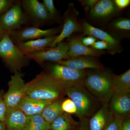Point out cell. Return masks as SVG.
Segmentation results:
<instances>
[{"mask_svg":"<svg viewBox=\"0 0 130 130\" xmlns=\"http://www.w3.org/2000/svg\"><path fill=\"white\" fill-rule=\"evenodd\" d=\"M24 93V97L42 101H56L65 95L63 88L44 72L25 83Z\"/></svg>","mask_w":130,"mask_h":130,"instance_id":"6da1fadb","label":"cell"},{"mask_svg":"<svg viewBox=\"0 0 130 130\" xmlns=\"http://www.w3.org/2000/svg\"><path fill=\"white\" fill-rule=\"evenodd\" d=\"M87 71L84 86L100 102L108 104L114 94L112 81L114 75L104 70Z\"/></svg>","mask_w":130,"mask_h":130,"instance_id":"7a4b0ae2","label":"cell"},{"mask_svg":"<svg viewBox=\"0 0 130 130\" xmlns=\"http://www.w3.org/2000/svg\"><path fill=\"white\" fill-rule=\"evenodd\" d=\"M65 95L74 102L79 119L88 118L98 110L100 102L84 85L64 89Z\"/></svg>","mask_w":130,"mask_h":130,"instance_id":"3957f363","label":"cell"},{"mask_svg":"<svg viewBox=\"0 0 130 130\" xmlns=\"http://www.w3.org/2000/svg\"><path fill=\"white\" fill-rule=\"evenodd\" d=\"M87 70L76 71L57 63L49 65L46 72L64 90L84 85Z\"/></svg>","mask_w":130,"mask_h":130,"instance_id":"277c9868","label":"cell"},{"mask_svg":"<svg viewBox=\"0 0 130 130\" xmlns=\"http://www.w3.org/2000/svg\"><path fill=\"white\" fill-rule=\"evenodd\" d=\"M0 56L14 72L27 66L30 60L14 44L7 32L0 41Z\"/></svg>","mask_w":130,"mask_h":130,"instance_id":"5b68a950","label":"cell"},{"mask_svg":"<svg viewBox=\"0 0 130 130\" xmlns=\"http://www.w3.org/2000/svg\"><path fill=\"white\" fill-rule=\"evenodd\" d=\"M29 23L19 1H16L12 6L0 16V24L7 32L19 29Z\"/></svg>","mask_w":130,"mask_h":130,"instance_id":"8992f818","label":"cell"},{"mask_svg":"<svg viewBox=\"0 0 130 130\" xmlns=\"http://www.w3.org/2000/svg\"><path fill=\"white\" fill-rule=\"evenodd\" d=\"M79 13L73 3L69 4L68 8L63 16V25L59 35L51 45L53 47L59 43L63 41L66 38L70 37L75 32H82V29L79 20L78 19Z\"/></svg>","mask_w":130,"mask_h":130,"instance_id":"52a82bcc","label":"cell"},{"mask_svg":"<svg viewBox=\"0 0 130 130\" xmlns=\"http://www.w3.org/2000/svg\"><path fill=\"white\" fill-rule=\"evenodd\" d=\"M62 26L46 30H42L36 26H26L8 32L10 37L16 43L56 36L60 33Z\"/></svg>","mask_w":130,"mask_h":130,"instance_id":"ba28073f","label":"cell"},{"mask_svg":"<svg viewBox=\"0 0 130 130\" xmlns=\"http://www.w3.org/2000/svg\"><path fill=\"white\" fill-rule=\"evenodd\" d=\"M22 8L28 16L29 23L39 28L53 23L43 3L38 0H23L21 2Z\"/></svg>","mask_w":130,"mask_h":130,"instance_id":"9c48e42d","label":"cell"},{"mask_svg":"<svg viewBox=\"0 0 130 130\" xmlns=\"http://www.w3.org/2000/svg\"><path fill=\"white\" fill-rule=\"evenodd\" d=\"M69 50L68 41L59 43L53 47H50L40 52L25 55L30 59L35 60L41 66L45 61L56 63L59 61L68 59Z\"/></svg>","mask_w":130,"mask_h":130,"instance_id":"30bf717a","label":"cell"},{"mask_svg":"<svg viewBox=\"0 0 130 130\" xmlns=\"http://www.w3.org/2000/svg\"><path fill=\"white\" fill-rule=\"evenodd\" d=\"M25 83L19 71L14 72L8 82V90L4 95V99L7 108H17L25 96Z\"/></svg>","mask_w":130,"mask_h":130,"instance_id":"8fae6325","label":"cell"},{"mask_svg":"<svg viewBox=\"0 0 130 130\" xmlns=\"http://www.w3.org/2000/svg\"><path fill=\"white\" fill-rule=\"evenodd\" d=\"M82 29V32L86 36H92L101 41L106 42L109 44L110 51L109 53L112 55L120 53L123 50L120 40L113 37L107 31L94 27L86 20L79 21Z\"/></svg>","mask_w":130,"mask_h":130,"instance_id":"7c38bea8","label":"cell"},{"mask_svg":"<svg viewBox=\"0 0 130 130\" xmlns=\"http://www.w3.org/2000/svg\"><path fill=\"white\" fill-rule=\"evenodd\" d=\"M120 12L114 1L99 0L88 15L94 21L105 23L110 21Z\"/></svg>","mask_w":130,"mask_h":130,"instance_id":"4fadbf2b","label":"cell"},{"mask_svg":"<svg viewBox=\"0 0 130 130\" xmlns=\"http://www.w3.org/2000/svg\"><path fill=\"white\" fill-rule=\"evenodd\" d=\"M66 66L76 71H82L87 69L104 70L103 65L97 59L96 57L88 56H80L69 58L57 61L55 63Z\"/></svg>","mask_w":130,"mask_h":130,"instance_id":"5bb4252c","label":"cell"},{"mask_svg":"<svg viewBox=\"0 0 130 130\" xmlns=\"http://www.w3.org/2000/svg\"><path fill=\"white\" fill-rule=\"evenodd\" d=\"M81 36L76 35L69 38L68 41L69 46L68 59L80 56L100 57L106 53V51L96 50L90 47L85 46L81 42Z\"/></svg>","mask_w":130,"mask_h":130,"instance_id":"9a60e30c","label":"cell"},{"mask_svg":"<svg viewBox=\"0 0 130 130\" xmlns=\"http://www.w3.org/2000/svg\"><path fill=\"white\" fill-rule=\"evenodd\" d=\"M113 117L108 104L103 103L89 120V130H105Z\"/></svg>","mask_w":130,"mask_h":130,"instance_id":"2e32d148","label":"cell"},{"mask_svg":"<svg viewBox=\"0 0 130 130\" xmlns=\"http://www.w3.org/2000/svg\"><path fill=\"white\" fill-rule=\"evenodd\" d=\"M29 118L17 108H7L5 122L6 130H24Z\"/></svg>","mask_w":130,"mask_h":130,"instance_id":"e0dca14e","label":"cell"},{"mask_svg":"<svg viewBox=\"0 0 130 130\" xmlns=\"http://www.w3.org/2000/svg\"><path fill=\"white\" fill-rule=\"evenodd\" d=\"M108 104L114 116L124 119L129 116L130 94H117L114 93Z\"/></svg>","mask_w":130,"mask_h":130,"instance_id":"ac0fdd59","label":"cell"},{"mask_svg":"<svg viewBox=\"0 0 130 130\" xmlns=\"http://www.w3.org/2000/svg\"><path fill=\"white\" fill-rule=\"evenodd\" d=\"M56 36L16 43V46L25 55L40 52L51 47Z\"/></svg>","mask_w":130,"mask_h":130,"instance_id":"d6986e66","label":"cell"},{"mask_svg":"<svg viewBox=\"0 0 130 130\" xmlns=\"http://www.w3.org/2000/svg\"><path fill=\"white\" fill-rule=\"evenodd\" d=\"M107 32L117 40L129 38L130 34V19L125 17L114 19L107 27Z\"/></svg>","mask_w":130,"mask_h":130,"instance_id":"ffe728a7","label":"cell"},{"mask_svg":"<svg viewBox=\"0 0 130 130\" xmlns=\"http://www.w3.org/2000/svg\"><path fill=\"white\" fill-rule=\"evenodd\" d=\"M53 101L34 100L24 97L17 108L27 116H32L41 114L44 108Z\"/></svg>","mask_w":130,"mask_h":130,"instance_id":"44dd1931","label":"cell"},{"mask_svg":"<svg viewBox=\"0 0 130 130\" xmlns=\"http://www.w3.org/2000/svg\"><path fill=\"white\" fill-rule=\"evenodd\" d=\"M112 86L115 94H127L130 92V69L119 75H114Z\"/></svg>","mask_w":130,"mask_h":130,"instance_id":"7402d4cb","label":"cell"},{"mask_svg":"<svg viewBox=\"0 0 130 130\" xmlns=\"http://www.w3.org/2000/svg\"><path fill=\"white\" fill-rule=\"evenodd\" d=\"M79 125L69 114L64 112L50 124V130H73Z\"/></svg>","mask_w":130,"mask_h":130,"instance_id":"603a6c76","label":"cell"},{"mask_svg":"<svg viewBox=\"0 0 130 130\" xmlns=\"http://www.w3.org/2000/svg\"><path fill=\"white\" fill-rule=\"evenodd\" d=\"M63 99H60L54 101L51 104L44 108L41 115L50 124L60 116L64 112L61 108V103Z\"/></svg>","mask_w":130,"mask_h":130,"instance_id":"cb8c5ba5","label":"cell"},{"mask_svg":"<svg viewBox=\"0 0 130 130\" xmlns=\"http://www.w3.org/2000/svg\"><path fill=\"white\" fill-rule=\"evenodd\" d=\"M24 130H50V124L41 114L30 116Z\"/></svg>","mask_w":130,"mask_h":130,"instance_id":"d4e9b609","label":"cell"},{"mask_svg":"<svg viewBox=\"0 0 130 130\" xmlns=\"http://www.w3.org/2000/svg\"><path fill=\"white\" fill-rule=\"evenodd\" d=\"M48 13L53 22L57 19L58 13L53 0H43V2Z\"/></svg>","mask_w":130,"mask_h":130,"instance_id":"484cf974","label":"cell"},{"mask_svg":"<svg viewBox=\"0 0 130 130\" xmlns=\"http://www.w3.org/2000/svg\"><path fill=\"white\" fill-rule=\"evenodd\" d=\"M61 108L63 111L69 114L77 113V108L73 101L70 98L63 100L61 103Z\"/></svg>","mask_w":130,"mask_h":130,"instance_id":"4316f807","label":"cell"},{"mask_svg":"<svg viewBox=\"0 0 130 130\" xmlns=\"http://www.w3.org/2000/svg\"><path fill=\"white\" fill-rule=\"evenodd\" d=\"M5 93L4 90L0 91V121L4 123L7 108L4 99Z\"/></svg>","mask_w":130,"mask_h":130,"instance_id":"83f0119b","label":"cell"},{"mask_svg":"<svg viewBox=\"0 0 130 130\" xmlns=\"http://www.w3.org/2000/svg\"><path fill=\"white\" fill-rule=\"evenodd\" d=\"M98 1V0H80L78 1L83 7L85 13L88 14L93 10Z\"/></svg>","mask_w":130,"mask_h":130,"instance_id":"f1b7e54d","label":"cell"},{"mask_svg":"<svg viewBox=\"0 0 130 130\" xmlns=\"http://www.w3.org/2000/svg\"><path fill=\"white\" fill-rule=\"evenodd\" d=\"M123 119L114 116L113 119L105 130H120L121 122Z\"/></svg>","mask_w":130,"mask_h":130,"instance_id":"f546056e","label":"cell"},{"mask_svg":"<svg viewBox=\"0 0 130 130\" xmlns=\"http://www.w3.org/2000/svg\"><path fill=\"white\" fill-rule=\"evenodd\" d=\"M16 1L13 0H0V16L12 6Z\"/></svg>","mask_w":130,"mask_h":130,"instance_id":"4dcf8cb0","label":"cell"},{"mask_svg":"<svg viewBox=\"0 0 130 130\" xmlns=\"http://www.w3.org/2000/svg\"><path fill=\"white\" fill-rule=\"evenodd\" d=\"M90 47L94 49L99 51H103V50H107L108 53L110 51V47L109 44L106 42L101 40L96 41Z\"/></svg>","mask_w":130,"mask_h":130,"instance_id":"1f68e13d","label":"cell"},{"mask_svg":"<svg viewBox=\"0 0 130 130\" xmlns=\"http://www.w3.org/2000/svg\"><path fill=\"white\" fill-rule=\"evenodd\" d=\"M81 41L84 45L87 47H91L97 39L92 36H88L87 37H82L81 38Z\"/></svg>","mask_w":130,"mask_h":130,"instance_id":"d6a6232c","label":"cell"},{"mask_svg":"<svg viewBox=\"0 0 130 130\" xmlns=\"http://www.w3.org/2000/svg\"><path fill=\"white\" fill-rule=\"evenodd\" d=\"M114 1L117 7L120 11L127 7L130 4V0H115Z\"/></svg>","mask_w":130,"mask_h":130,"instance_id":"836d02e7","label":"cell"},{"mask_svg":"<svg viewBox=\"0 0 130 130\" xmlns=\"http://www.w3.org/2000/svg\"><path fill=\"white\" fill-rule=\"evenodd\" d=\"M79 130H89V120L87 118L79 119Z\"/></svg>","mask_w":130,"mask_h":130,"instance_id":"e575fe53","label":"cell"},{"mask_svg":"<svg viewBox=\"0 0 130 130\" xmlns=\"http://www.w3.org/2000/svg\"><path fill=\"white\" fill-rule=\"evenodd\" d=\"M120 130H130V116L123 119L121 123Z\"/></svg>","mask_w":130,"mask_h":130,"instance_id":"d590c367","label":"cell"},{"mask_svg":"<svg viewBox=\"0 0 130 130\" xmlns=\"http://www.w3.org/2000/svg\"><path fill=\"white\" fill-rule=\"evenodd\" d=\"M6 32L7 31L2 28L0 24V41L2 39Z\"/></svg>","mask_w":130,"mask_h":130,"instance_id":"8d00e7d4","label":"cell"},{"mask_svg":"<svg viewBox=\"0 0 130 130\" xmlns=\"http://www.w3.org/2000/svg\"><path fill=\"white\" fill-rule=\"evenodd\" d=\"M0 130H6V125L4 122L0 121Z\"/></svg>","mask_w":130,"mask_h":130,"instance_id":"74e56055","label":"cell"}]
</instances>
